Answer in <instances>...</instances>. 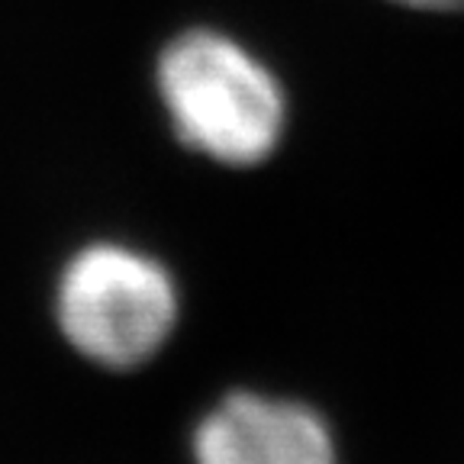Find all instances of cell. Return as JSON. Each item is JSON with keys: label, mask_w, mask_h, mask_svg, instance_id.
Wrapping results in <instances>:
<instances>
[{"label": "cell", "mask_w": 464, "mask_h": 464, "mask_svg": "<svg viewBox=\"0 0 464 464\" xmlns=\"http://www.w3.org/2000/svg\"><path fill=\"white\" fill-rule=\"evenodd\" d=\"M197 464H339L326 420L304 403L232 393L194 432Z\"/></svg>", "instance_id": "3"}, {"label": "cell", "mask_w": 464, "mask_h": 464, "mask_svg": "<svg viewBox=\"0 0 464 464\" xmlns=\"http://www.w3.org/2000/svg\"><path fill=\"white\" fill-rule=\"evenodd\" d=\"M403 7L429 10V14H451V10H464V0H393Z\"/></svg>", "instance_id": "4"}, {"label": "cell", "mask_w": 464, "mask_h": 464, "mask_svg": "<svg viewBox=\"0 0 464 464\" xmlns=\"http://www.w3.org/2000/svg\"><path fill=\"white\" fill-rule=\"evenodd\" d=\"M159 91L178 136L217 161L255 165L281 142V84L229 36L194 29L174 39L159 62Z\"/></svg>", "instance_id": "1"}, {"label": "cell", "mask_w": 464, "mask_h": 464, "mask_svg": "<svg viewBox=\"0 0 464 464\" xmlns=\"http://www.w3.org/2000/svg\"><path fill=\"white\" fill-rule=\"evenodd\" d=\"M58 323L81 355L107 368L152 358L178 323V290L149 255L91 246L58 281Z\"/></svg>", "instance_id": "2"}]
</instances>
